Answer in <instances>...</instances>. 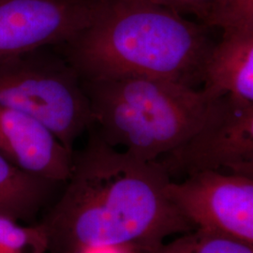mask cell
<instances>
[{"label": "cell", "instance_id": "8", "mask_svg": "<svg viewBox=\"0 0 253 253\" xmlns=\"http://www.w3.org/2000/svg\"><path fill=\"white\" fill-rule=\"evenodd\" d=\"M0 154L20 170L58 184L72 171L73 152L47 127L1 104Z\"/></svg>", "mask_w": 253, "mask_h": 253}, {"label": "cell", "instance_id": "6", "mask_svg": "<svg viewBox=\"0 0 253 253\" xmlns=\"http://www.w3.org/2000/svg\"><path fill=\"white\" fill-rule=\"evenodd\" d=\"M166 192L195 229L253 246V177L203 171L170 181Z\"/></svg>", "mask_w": 253, "mask_h": 253}, {"label": "cell", "instance_id": "2", "mask_svg": "<svg viewBox=\"0 0 253 253\" xmlns=\"http://www.w3.org/2000/svg\"><path fill=\"white\" fill-rule=\"evenodd\" d=\"M210 29L148 0H109L89 27L55 47L83 81L144 75L196 88L216 44Z\"/></svg>", "mask_w": 253, "mask_h": 253}, {"label": "cell", "instance_id": "15", "mask_svg": "<svg viewBox=\"0 0 253 253\" xmlns=\"http://www.w3.org/2000/svg\"><path fill=\"white\" fill-rule=\"evenodd\" d=\"M80 253H138L127 249V248H122V247H114V246H102V247H95V248H89Z\"/></svg>", "mask_w": 253, "mask_h": 253}, {"label": "cell", "instance_id": "9", "mask_svg": "<svg viewBox=\"0 0 253 253\" xmlns=\"http://www.w3.org/2000/svg\"><path fill=\"white\" fill-rule=\"evenodd\" d=\"M203 88L209 100L223 96L253 102V32L222 33L206 64Z\"/></svg>", "mask_w": 253, "mask_h": 253}, {"label": "cell", "instance_id": "13", "mask_svg": "<svg viewBox=\"0 0 253 253\" xmlns=\"http://www.w3.org/2000/svg\"><path fill=\"white\" fill-rule=\"evenodd\" d=\"M203 25L222 33L253 32V0H217Z\"/></svg>", "mask_w": 253, "mask_h": 253}, {"label": "cell", "instance_id": "3", "mask_svg": "<svg viewBox=\"0 0 253 253\" xmlns=\"http://www.w3.org/2000/svg\"><path fill=\"white\" fill-rule=\"evenodd\" d=\"M83 86L100 137L147 162L189 140L203 125L214 100L201 89L144 75L83 81Z\"/></svg>", "mask_w": 253, "mask_h": 253}, {"label": "cell", "instance_id": "11", "mask_svg": "<svg viewBox=\"0 0 253 253\" xmlns=\"http://www.w3.org/2000/svg\"><path fill=\"white\" fill-rule=\"evenodd\" d=\"M145 253H253V246L228 236L195 229Z\"/></svg>", "mask_w": 253, "mask_h": 253}, {"label": "cell", "instance_id": "4", "mask_svg": "<svg viewBox=\"0 0 253 253\" xmlns=\"http://www.w3.org/2000/svg\"><path fill=\"white\" fill-rule=\"evenodd\" d=\"M43 47L0 63V104L47 127L71 152L95 125L80 75L56 49Z\"/></svg>", "mask_w": 253, "mask_h": 253}, {"label": "cell", "instance_id": "7", "mask_svg": "<svg viewBox=\"0 0 253 253\" xmlns=\"http://www.w3.org/2000/svg\"><path fill=\"white\" fill-rule=\"evenodd\" d=\"M109 0H0V63L70 42Z\"/></svg>", "mask_w": 253, "mask_h": 253}, {"label": "cell", "instance_id": "1", "mask_svg": "<svg viewBox=\"0 0 253 253\" xmlns=\"http://www.w3.org/2000/svg\"><path fill=\"white\" fill-rule=\"evenodd\" d=\"M171 180L159 162L119 151L91 130L85 146L73 152L63 194L41 222L48 253L114 246L145 253L195 230L167 195Z\"/></svg>", "mask_w": 253, "mask_h": 253}, {"label": "cell", "instance_id": "10", "mask_svg": "<svg viewBox=\"0 0 253 253\" xmlns=\"http://www.w3.org/2000/svg\"><path fill=\"white\" fill-rule=\"evenodd\" d=\"M57 184L20 170L0 154V214L17 220L34 216Z\"/></svg>", "mask_w": 253, "mask_h": 253}, {"label": "cell", "instance_id": "14", "mask_svg": "<svg viewBox=\"0 0 253 253\" xmlns=\"http://www.w3.org/2000/svg\"><path fill=\"white\" fill-rule=\"evenodd\" d=\"M183 16L191 15L203 25L217 0H148Z\"/></svg>", "mask_w": 253, "mask_h": 253}, {"label": "cell", "instance_id": "5", "mask_svg": "<svg viewBox=\"0 0 253 253\" xmlns=\"http://www.w3.org/2000/svg\"><path fill=\"white\" fill-rule=\"evenodd\" d=\"M157 162L171 179L203 171L253 177V102L229 96L213 100L199 129Z\"/></svg>", "mask_w": 253, "mask_h": 253}, {"label": "cell", "instance_id": "12", "mask_svg": "<svg viewBox=\"0 0 253 253\" xmlns=\"http://www.w3.org/2000/svg\"><path fill=\"white\" fill-rule=\"evenodd\" d=\"M49 241L40 223L21 225L17 219L0 214V253H47Z\"/></svg>", "mask_w": 253, "mask_h": 253}]
</instances>
